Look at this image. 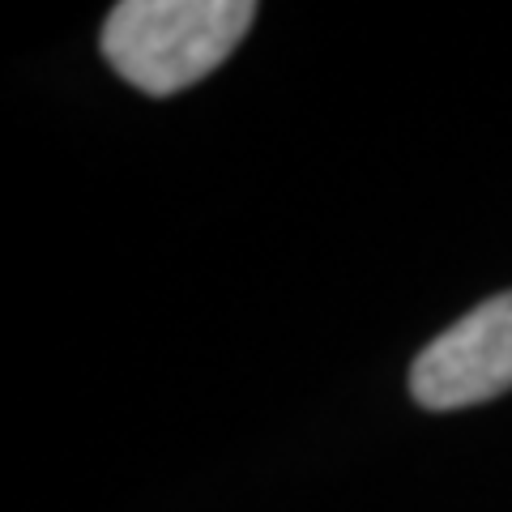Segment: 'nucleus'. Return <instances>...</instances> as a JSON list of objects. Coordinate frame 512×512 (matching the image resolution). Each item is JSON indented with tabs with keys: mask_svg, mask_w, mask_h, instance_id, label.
<instances>
[{
	"mask_svg": "<svg viewBox=\"0 0 512 512\" xmlns=\"http://www.w3.org/2000/svg\"><path fill=\"white\" fill-rule=\"evenodd\" d=\"M248 0H124L103 22V56L128 86L180 94L210 77L248 35Z\"/></svg>",
	"mask_w": 512,
	"mask_h": 512,
	"instance_id": "1",
	"label": "nucleus"
},
{
	"mask_svg": "<svg viewBox=\"0 0 512 512\" xmlns=\"http://www.w3.org/2000/svg\"><path fill=\"white\" fill-rule=\"evenodd\" d=\"M512 389V291L483 299L448 325L410 367V393L427 410H466Z\"/></svg>",
	"mask_w": 512,
	"mask_h": 512,
	"instance_id": "2",
	"label": "nucleus"
}]
</instances>
